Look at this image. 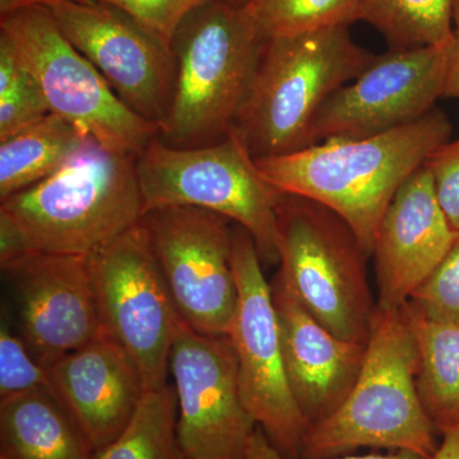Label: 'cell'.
Returning <instances> with one entry per match:
<instances>
[{
	"instance_id": "6da1fadb",
	"label": "cell",
	"mask_w": 459,
	"mask_h": 459,
	"mask_svg": "<svg viewBox=\"0 0 459 459\" xmlns=\"http://www.w3.org/2000/svg\"><path fill=\"white\" fill-rule=\"evenodd\" d=\"M137 157L91 141L56 174L0 204V264L89 256L143 219Z\"/></svg>"
},
{
	"instance_id": "7a4b0ae2",
	"label": "cell",
	"mask_w": 459,
	"mask_h": 459,
	"mask_svg": "<svg viewBox=\"0 0 459 459\" xmlns=\"http://www.w3.org/2000/svg\"><path fill=\"white\" fill-rule=\"evenodd\" d=\"M451 134L448 117L435 108L394 131L322 141L289 155L255 159V164L281 193L312 199L337 213L371 256L392 199Z\"/></svg>"
},
{
	"instance_id": "3957f363",
	"label": "cell",
	"mask_w": 459,
	"mask_h": 459,
	"mask_svg": "<svg viewBox=\"0 0 459 459\" xmlns=\"http://www.w3.org/2000/svg\"><path fill=\"white\" fill-rule=\"evenodd\" d=\"M418 369V346L403 307H377L360 374L343 403L307 429L300 459H333L361 448L433 457L439 434L420 400Z\"/></svg>"
},
{
	"instance_id": "277c9868",
	"label": "cell",
	"mask_w": 459,
	"mask_h": 459,
	"mask_svg": "<svg viewBox=\"0 0 459 459\" xmlns=\"http://www.w3.org/2000/svg\"><path fill=\"white\" fill-rule=\"evenodd\" d=\"M376 54L356 44L349 26L268 39L234 129L255 159L312 146L325 102L351 82Z\"/></svg>"
},
{
	"instance_id": "5b68a950",
	"label": "cell",
	"mask_w": 459,
	"mask_h": 459,
	"mask_svg": "<svg viewBox=\"0 0 459 459\" xmlns=\"http://www.w3.org/2000/svg\"><path fill=\"white\" fill-rule=\"evenodd\" d=\"M264 39L243 4L207 0L183 21L174 40V93L159 138L192 148L232 131L252 82Z\"/></svg>"
},
{
	"instance_id": "8992f818",
	"label": "cell",
	"mask_w": 459,
	"mask_h": 459,
	"mask_svg": "<svg viewBox=\"0 0 459 459\" xmlns=\"http://www.w3.org/2000/svg\"><path fill=\"white\" fill-rule=\"evenodd\" d=\"M137 175L144 214L177 205L212 211L249 232L263 263H279L282 193L262 177L234 128L223 140L201 147H174L156 137L137 157Z\"/></svg>"
},
{
	"instance_id": "52a82bcc",
	"label": "cell",
	"mask_w": 459,
	"mask_h": 459,
	"mask_svg": "<svg viewBox=\"0 0 459 459\" xmlns=\"http://www.w3.org/2000/svg\"><path fill=\"white\" fill-rule=\"evenodd\" d=\"M277 229L276 279L336 336L367 343L377 301L368 280L370 256L351 228L325 205L282 193Z\"/></svg>"
},
{
	"instance_id": "ba28073f",
	"label": "cell",
	"mask_w": 459,
	"mask_h": 459,
	"mask_svg": "<svg viewBox=\"0 0 459 459\" xmlns=\"http://www.w3.org/2000/svg\"><path fill=\"white\" fill-rule=\"evenodd\" d=\"M0 32L31 72L53 114L115 152L140 156L159 126L124 104L96 66L63 35L47 7L0 18Z\"/></svg>"
},
{
	"instance_id": "9c48e42d",
	"label": "cell",
	"mask_w": 459,
	"mask_h": 459,
	"mask_svg": "<svg viewBox=\"0 0 459 459\" xmlns=\"http://www.w3.org/2000/svg\"><path fill=\"white\" fill-rule=\"evenodd\" d=\"M262 264L249 232L234 226L232 268L238 298L228 336L237 355L241 401L283 455L300 459L309 424L287 380L273 295Z\"/></svg>"
},
{
	"instance_id": "30bf717a",
	"label": "cell",
	"mask_w": 459,
	"mask_h": 459,
	"mask_svg": "<svg viewBox=\"0 0 459 459\" xmlns=\"http://www.w3.org/2000/svg\"><path fill=\"white\" fill-rule=\"evenodd\" d=\"M87 261L107 333L131 353L148 392L162 388L183 320L142 220Z\"/></svg>"
},
{
	"instance_id": "8fae6325",
	"label": "cell",
	"mask_w": 459,
	"mask_h": 459,
	"mask_svg": "<svg viewBox=\"0 0 459 459\" xmlns=\"http://www.w3.org/2000/svg\"><path fill=\"white\" fill-rule=\"evenodd\" d=\"M181 320L198 333L228 334L238 305L228 217L164 207L142 219Z\"/></svg>"
},
{
	"instance_id": "7c38bea8",
	"label": "cell",
	"mask_w": 459,
	"mask_h": 459,
	"mask_svg": "<svg viewBox=\"0 0 459 459\" xmlns=\"http://www.w3.org/2000/svg\"><path fill=\"white\" fill-rule=\"evenodd\" d=\"M47 8L63 35L104 75L124 104L160 128L177 77L172 48L108 3L56 0Z\"/></svg>"
},
{
	"instance_id": "4fadbf2b",
	"label": "cell",
	"mask_w": 459,
	"mask_h": 459,
	"mask_svg": "<svg viewBox=\"0 0 459 459\" xmlns=\"http://www.w3.org/2000/svg\"><path fill=\"white\" fill-rule=\"evenodd\" d=\"M177 435L186 459H235L256 424L241 401L228 334L198 333L181 322L170 352Z\"/></svg>"
},
{
	"instance_id": "5bb4252c",
	"label": "cell",
	"mask_w": 459,
	"mask_h": 459,
	"mask_svg": "<svg viewBox=\"0 0 459 459\" xmlns=\"http://www.w3.org/2000/svg\"><path fill=\"white\" fill-rule=\"evenodd\" d=\"M448 47L391 49L325 102L312 142L370 137L409 126L443 98Z\"/></svg>"
},
{
	"instance_id": "9a60e30c",
	"label": "cell",
	"mask_w": 459,
	"mask_h": 459,
	"mask_svg": "<svg viewBox=\"0 0 459 459\" xmlns=\"http://www.w3.org/2000/svg\"><path fill=\"white\" fill-rule=\"evenodd\" d=\"M20 336L41 367L105 336L87 256L29 255L2 265Z\"/></svg>"
},
{
	"instance_id": "2e32d148",
	"label": "cell",
	"mask_w": 459,
	"mask_h": 459,
	"mask_svg": "<svg viewBox=\"0 0 459 459\" xmlns=\"http://www.w3.org/2000/svg\"><path fill=\"white\" fill-rule=\"evenodd\" d=\"M458 238L437 201L430 172L421 166L392 199L377 230L371 253L377 307H403L442 264Z\"/></svg>"
},
{
	"instance_id": "e0dca14e",
	"label": "cell",
	"mask_w": 459,
	"mask_h": 459,
	"mask_svg": "<svg viewBox=\"0 0 459 459\" xmlns=\"http://www.w3.org/2000/svg\"><path fill=\"white\" fill-rule=\"evenodd\" d=\"M271 287L287 380L310 427L328 418L346 400L360 374L367 343L336 336L276 277Z\"/></svg>"
},
{
	"instance_id": "ac0fdd59",
	"label": "cell",
	"mask_w": 459,
	"mask_h": 459,
	"mask_svg": "<svg viewBox=\"0 0 459 459\" xmlns=\"http://www.w3.org/2000/svg\"><path fill=\"white\" fill-rule=\"evenodd\" d=\"M48 371L57 397L95 451L126 430L148 392L137 362L108 334L60 359Z\"/></svg>"
},
{
	"instance_id": "d6986e66",
	"label": "cell",
	"mask_w": 459,
	"mask_h": 459,
	"mask_svg": "<svg viewBox=\"0 0 459 459\" xmlns=\"http://www.w3.org/2000/svg\"><path fill=\"white\" fill-rule=\"evenodd\" d=\"M95 448L50 388L0 400V457L93 459Z\"/></svg>"
},
{
	"instance_id": "ffe728a7",
	"label": "cell",
	"mask_w": 459,
	"mask_h": 459,
	"mask_svg": "<svg viewBox=\"0 0 459 459\" xmlns=\"http://www.w3.org/2000/svg\"><path fill=\"white\" fill-rule=\"evenodd\" d=\"M419 352L416 383L435 430L459 428V320L429 318L403 305Z\"/></svg>"
},
{
	"instance_id": "44dd1931",
	"label": "cell",
	"mask_w": 459,
	"mask_h": 459,
	"mask_svg": "<svg viewBox=\"0 0 459 459\" xmlns=\"http://www.w3.org/2000/svg\"><path fill=\"white\" fill-rule=\"evenodd\" d=\"M91 141L82 128L53 113L0 141V202L56 174Z\"/></svg>"
},
{
	"instance_id": "7402d4cb",
	"label": "cell",
	"mask_w": 459,
	"mask_h": 459,
	"mask_svg": "<svg viewBox=\"0 0 459 459\" xmlns=\"http://www.w3.org/2000/svg\"><path fill=\"white\" fill-rule=\"evenodd\" d=\"M361 11L391 49L451 44L453 0H361Z\"/></svg>"
},
{
	"instance_id": "603a6c76",
	"label": "cell",
	"mask_w": 459,
	"mask_h": 459,
	"mask_svg": "<svg viewBox=\"0 0 459 459\" xmlns=\"http://www.w3.org/2000/svg\"><path fill=\"white\" fill-rule=\"evenodd\" d=\"M178 398L174 385L147 392L146 397L114 442L93 459H186L177 435Z\"/></svg>"
},
{
	"instance_id": "cb8c5ba5",
	"label": "cell",
	"mask_w": 459,
	"mask_h": 459,
	"mask_svg": "<svg viewBox=\"0 0 459 459\" xmlns=\"http://www.w3.org/2000/svg\"><path fill=\"white\" fill-rule=\"evenodd\" d=\"M241 4L264 40L362 21L361 0H244Z\"/></svg>"
},
{
	"instance_id": "d4e9b609",
	"label": "cell",
	"mask_w": 459,
	"mask_h": 459,
	"mask_svg": "<svg viewBox=\"0 0 459 459\" xmlns=\"http://www.w3.org/2000/svg\"><path fill=\"white\" fill-rule=\"evenodd\" d=\"M51 114L38 81L0 32V141L25 131Z\"/></svg>"
},
{
	"instance_id": "484cf974",
	"label": "cell",
	"mask_w": 459,
	"mask_h": 459,
	"mask_svg": "<svg viewBox=\"0 0 459 459\" xmlns=\"http://www.w3.org/2000/svg\"><path fill=\"white\" fill-rule=\"evenodd\" d=\"M41 388L54 389L49 371L33 358L20 334L12 331L8 318H3L0 327V400Z\"/></svg>"
},
{
	"instance_id": "4316f807",
	"label": "cell",
	"mask_w": 459,
	"mask_h": 459,
	"mask_svg": "<svg viewBox=\"0 0 459 459\" xmlns=\"http://www.w3.org/2000/svg\"><path fill=\"white\" fill-rule=\"evenodd\" d=\"M407 303L429 318L459 320V238L442 264Z\"/></svg>"
},
{
	"instance_id": "83f0119b",
	"label": "cell",
	"mask_w": 459,
	"mask_h": 459,
	"mask_svg": "<svg viewBox=\"0 0 459 459\" xmlns=\"http://www.w3.org/2000/svg\"><path fill=\"white\" fill-rule=\"evenodd\" d=\"M122 9L141 26L171 47L183 21L207 0H100Z\"/></svg>"
},
{
	"instance_id": "f1b7e54d",
	"label": "cell",
	"mask_w": 459,
	"mask_h": 459,
	"mask_svg": "<svg viewBox=\"0 0 459 459\" xmlns=\"http://www.w3.org/2000/svg\"><path fill=\"white\" fill-rule=\"evenodd\" d=\"M424 166L433 178L444 213L459 234V140H449L437 147Z\"/></svg>"
},
{
	"instance_id": "f546056e",
	"label": "cell",
	"mask_w": 459,
	"mask_h": 459,
	"mask_svg": "<svg viewBox=\"0 0 459 459\" xmlns=\"http://www.w3.org/2000/svg\"><path fill=\"white\" fill-rule=\"evenodd\" d=\"M235 459H291L287 458L270 442L261 428H256L246 448ZM333 459H425L410 452L369 453V455H350Z\"/></svg>"
},
{
	"instance_id": "4dcf8cb0",
	"label": "cell",
	"mask_w": 459,
	"mask_h": 459,
	"mask_svg": "<svg viewBox=\"0 0 459 459\" xmlns=\"http://www.w3.org/2000/svg\"><path fill=\"white\" fill-rule=\"evenodd\" d=\"M443 98L459 100V0H453V39L446 49Z\"/></svg>"
},
{
	"instance_id": "1f68e13d",
	"label": "cell",
	"mask_w": 459,
	"mask_h": 459,
	"mask_svg": "<svg viewBox=\"0 0 459 459\" xmlns=\"http://www.w3.org/2000/svg\"><path fill=\"white\" fill-rule=\"evenodd\" d=\"M430 459H459V428L443 435L439 448Z\"/></svg>"
},
{
	"instance_id": "d6a6232c",
	"label": "cell",
	"mask_w": 459,
	"mask_h": 459,
	"mask_svg": "<svg viewBox=\"0 0 459 459\" xmlns=\"http://www.w3.org/2000/svg\"><path fill=\"white\" fill-rule=\"evenodd\" d=\"M229 2H231V3H237V4H240V0H229Z\"/></svg>"
},
{
	"instance_id": "836d02e7",
	"label": "cell",
	"mask_w": 459,
	"mask_h": 459,
	"mask_svg": "<svg viewBox=\"0 0 459 459\" xmlns=\"http://www.w3.org/2000/svg\"><path fill=\"white\" fill-rule=\"evenodd\" d=\"M0 459H4V458L0 457Z\"/></svg>"
}]
</instances>
